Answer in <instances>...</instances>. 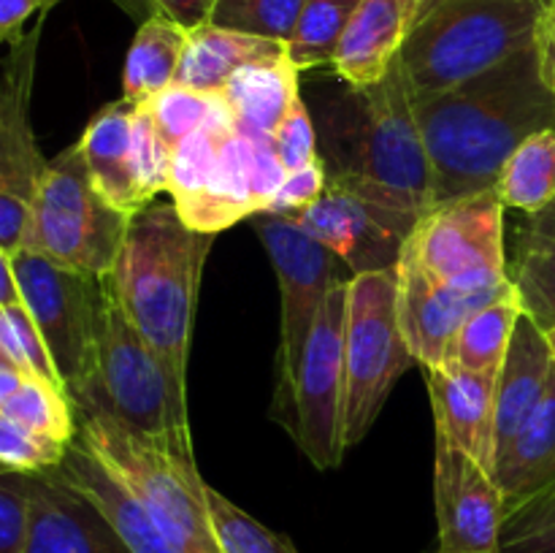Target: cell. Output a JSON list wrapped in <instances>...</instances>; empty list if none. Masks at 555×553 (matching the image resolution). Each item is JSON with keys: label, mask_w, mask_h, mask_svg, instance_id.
Masks as SVG:
<instances>
[{"label": "cell", "mask_w": 555, "mask_h": 553, "mask_svg": "<svg viewBox=\"0 0 555 553\" xmlns=\"http://www.w3.org/2000/svg\"><path fill=\"white\" fill-rule=\"evenodd\" d=\"M412 103L431 157L434 206L493 190L509 155L555 128V92L542 81L534 47Z\"/></svg>", "instance_id": "6da1fadb"}, {"label": "cell", "mask_w": 555, "mask_h": 553, "mask_svg": "<svg viewBox=\"0 0 555 553\" xmlns=\"http://www.w3.org/2000/svg\"><path fill=\"white\" fill-rule=\"evenodd\" d=\"M217 233L190 228L177 204H150L130 217L108 285L130 323L188 394V356L201 276Z\"/></svg>", "instance_id": "7a4b0ae2"}, {"label": "cell", "mask_w": 555, "mask_h": 553, "mask_svg": "<svg viewBox=\"0 0 555 553\" xmlns=\"http://www.w3.org/2000/svg\"><path fill=\"white\" fill-rule=\"evenodd\" d=\"M70 399L101 407L135 439L198 470L190 439L188 394L177 388L160 356L130 323L108 276L103 280L95 372Z\"/></svg>", "instance_id": "3957f363"}, {"label": "cell", "mask_w": 555, "mask_h": 553, "mask_svg": "<svg viewBox=\"0 0 555 553\" xmlns=\"http://www.w3.org/2000/svg\"><path fill=\"white\" fill-rule=\"evenodd\" d=\"M545 0H423L399 52L412 98L496 68L534 47Z\"/></svg>", "instance_id": "277c9868"}, {"label": "cell", "mask_w": 555, "mask_h": 553, "mask_svg": "<svg viewBox=\"0 0 555 553\" xmlns=\"http://www.w3.org/2000/svg\"><path fill=\"white\" fill-rule=\"evenodd\" d=\"M358 123L347 157L328 166L331 182L421 222L434 209L431 157L399 57L383 81L352 90Z\"/></svg>", "instance_id": "5b68a950"}, {"label": "cell", "mask_w": 555, "mask_h": 553, "mask_svg": "<svg viewBox=\"0 0 555 553\" xmlns=\"http://www.w3.org/2000/svg\"><path fill=\"white\" fill-rule=\"evenodd\" d=\"M74 407L76 439L133 488L177 553H222L198 470L135 439L101 407L87 401H74Z\"/></svg>", "instance_id": "8992f818"}, {"label": "cell", "mask_w": 555, "mask_h": 553, "mask_svg": "<svg viewBox=\"0 0 555 553\" xmlns=\"http://www.w3.org/2000/svg\"><path fill=\"white\" fill-rule=\"evenodd\" d=\"M128 226L130 217L98 193L81 146L74 144L52 157L43 171L25 249L103 280L117 263Z\"/></svg>", "instance_id": "52a82bcc"}, {"label": "cell", "mask_w": 555, "mask_h": 553, "mask_svg": "<svg viewBox=\"0 0 555 553\" xmlns=\"http://www.w3.org/2000/svg\"><path fill=\"white\" fill-rule=\"evenodd\" d=\"M412 363L417 361L401 329L396 269L356 274L345 325V450L366 437Z\"/></svg>", "instance_id": "ba28073f"}, {"label": "cell", "mask_w": 555, "mask_h": 553, "mask_svg": "<svg viewBox=\"0 0 555 553\" xmlns=\"http://www.w3.org/2000/svg\"><path fill=\"white\" fill-rule=\"evenodd\" d=\"M5 255V253H3ZM22 301L36 318L68 396H76L95 372L103 280L70 271L54 260L16 249L9 255Z\"/></svg>", "instance_id": "9c48e42d"}, {"label": "cell", "mask_w": 555, "mask_h": 553, "mask_svg": "<svg viewBox=\"0 0 555 553\" xmlns=\"http://www.w3.org/2000/svg\"><path fill=\"white\" fill-rule=\"evenodd\" d=\"M504 209L496 188L434 206L404 247L423 269L459 291H502L513 282L504 253Z\"/></svg>", "instance_id": "30bf717a"}, {"label": "cell", "mask_w": 555, "mask_h": 553, "mask_svg": "<svg viewBox=\"0 0 555 553\" xmlns=\"http://www.w3.org/2000/svg\"><path fill=\"white\" fill-rule=\"evenodd\" d=\"M350 280L325 296L304 350L296 385L285 401L293 410L298 448L318 470H336L345 459V325Z\"/></svg>", "instance_id": "8fae6325"}, {"label": "cell", "mask_w": 555, "mask_h": 553, "mask_svg": "<svg viewBox=\"0 0 555 553\" xmlns=\"http://www.w3.org/2000/svg\"><path fill=\"white\" fill-rule=\"evenodd\" d=\"M258 236L269 249L271 266L276 271L282 298L280 320V388L276 401L285 407L293 385H296L298 369H301L304 350H307L309 334L314 329L320 307L325 296L339 282L352 280L341 276L339 263L345 260L312 236L307 228L293 217L258 215Z\"/></svg>", "instance_id": "7c38bea8"}, {"label": "cell", "mask_w": 555, "mask_h": 553, "mask_svg": "<svg viewBox=\"0 0 555 553\" xmlns=\"http://www.w3.org/2000/svg\"><path fill=\"white\" fill-rule=\"evenodd\" d=\"M41 25L9 43L0 90V253L25 247L33 201L49 160L38 152L30 123L33 70Z\"/></svg>", "instance_id": "4fadbf2b"}, {"label": "cell", "mask_w": 555, "mask_h": 553, "mask_svg": "<svg viewBox=\"0 0 555 553\" xmlns=\"http://www.w3.org/2000/svg\"><path fill=\"white\" fill-rule=\"evenodd\" d=\"M434 507L437 553H502L504 499L491 470L439 432L434 437Z\"/></svg>", "instance_id": "5bb4252c"}, {"label": "cell", "mask_w": 555, "mask_h": 553, "mask_svg": "<svg viewBox=\"0 0 555 553\" xmlns=\"http://www.w3.org/2000/svg\"><path fill=\"white\" fill-rule=\"evenodd\" d=\"M293 220L334 249L352 276L396 269L406 239L417 228V220L412 217L385 209L331 179L318 204Z\"/></svg>", "instance_id": "9a60e30c"}, {"label": "cell", "mask_w": 555, "mask_h": 553, "mask_svg": "<svg viewBox=\"0 0 555 553\" xmlns=\"http://www.w3.org/2000/svg\"><path fill=\"white\" fill-rule=\"evenodd\" d=\"M396 282H399V318L404 329L406 345L412 356L426 366H444L450 345L461 325L472 318L480 307L507 291H486V293H466L459 287L448 285L431 271L417 263L415 255L404 247L399 266H396Z\"/></svg>", "instance_id": "2e32d148"}, {"label": "cell", "mask_w": 555, "mask_h": 553, "mask_svg": "<svg viewBox=\"0 0 555 553\" xmlns=\"http://www.w3.org/2000/svg\"><path fill=\"white\" fill-rule=\"evenodd\" d=\"M47 475L87 499L133 553H177L133 488L79 439L70 442L65 459Z\"/></svg>", "instance_id": "e0dca14e"}, {"label": "cell", "mask_w": 555, "mask_h": 553, "mask_svg": "<svg viewBox=\"0 0 555 553\" xmlns=\"http://www.w3.org/2000/svg\"><path fill=\"white\" fill-rule=\"evenodd\" d=\"M428 396L437 432L493 475L496 461V380L499 374L461 366H426Z\"/></svg>", "instance_id": "ac0fdd59"}, {"label": "cell", "mask_w": 555, "mask_h": 553, "mask_svg": "<svg viewBox=\"0 0 555 553\" xmlns=\"http://www.w3.org/2000/svg\"><path fill=\"white\" fill-rule=\"evenodd\" d=\"M33 535L27 553H133L87 499L47 472L30 475Z\"/></svg>", "instance_id": "d6986e66"}, {"label": "cell", "mask_w": 555, "mask_h": 553, "mask_svg": "<svg viewBox=\"0 0 555 553\" xmlns=\"http://www.w3.org/2000/svg\"><path fill=\"white\" fill-rule=\"evenodd\" d=\"M423 0H363L341 36L334 70L352 87L366 90L385 79L412 30Z\"/></svg>", "instance_id": "ffe728a7"}, {"label": "cell", "mask_w": 555, "mask_h": 553, "mask_svg": "<svg viewBox=\"0 0 555 553\" xmlns=\"http://www.w3.org/2000/svg\"><path fill=\"white\" fill-rule=\"evenodd\" d=\"M553 369L555 361L545 331L524 309L496 380V459L524 432L545 399Z\"/></svg>", "instance_id": "44dd1931"}, {"label": "cell", "mask_w": 555, "mask_h": 553, "mask_svg": "<svg viewBox=\"0 0 555 553\" xmlns=\"http://www.w3.org/2000/svg\"><path fill=\"white\" fill-rule=\"evenodd\" d=\"M177 209L190 228L204 233H220L244 217H258L263 209L255 195L253 136L242 128L231 130L206 188Z\"/></svg>", "instance_id": "7402d4cb"}, {"label": "cell", "mask_w": 555, "mask_h": 553, "mask_svg": "<svg viewBox=\"0 0 555 553\" xmlns=\"http://www.w3.org/2000/svg\"><path fill=\"white\" fill-rule=\"evenodd\" d=\"M135 106L139 103H130L125 98L117 103H108L92 117L85 136L79 139L92 184L114 209L128 217H135L150 206L141 195L139 179H135L133 146H130Z\"/></svg>", "instance_id": "603a6c76"}, {"label": "cell", "mask_w": 555, "mask_h": 553, "mask_svg": "<svg viewBox=\"0 0 555 553\" xmlns=\"http://www.w3.org/2000/svg\"><path fill=\"white\" fill-rule=\"evenodd\" d=\"M493 480L502 491L504 515L555 486V369L545 399L493 464Z\"/></svg>", "instance_id": "cb8c5ba5"}, {"label": "cell", "mask_w": 555, "mask_h": 553, "mask_svg": "<svg viewBox=\"0 0 555 553\" xmlns=\"http://www.w3.org/2000/svg\"><path fill=\"white\" fill-rule=\"evenodd\" d=\"M287 43L271 38L225 30L211 22L190 30L188 49L179 65L177 85L198 92H222L242 68L266 60L285 57Z\"/></svg>", "instance_id": "d4e9b609"}, {"label": "cell", "mask_w": 555, "mask_h": 553, "mask_svg": "<svg viewBox=\"0 0 555 553\" xmlns=\"http://www.w3.org/2000/svg\"><path fill=\"white\" fill-rule=\"evenodd\" d=\"M298 76H301V68L287 54L238 70L222 90L236 114L238 128L263 136L274 133L276 125L291 112L293 101L301 95Z\"/></svg>", "instance_id": "484cf974"}, {"label": "cell", "mask_w": 555, "mask_h": 553, "mask_svg": "<svg viewBox=\"0 0 555 553\" xmlns=\"http://www.w3.org/2000/svg\"><path fill=\"white\" fill-rule=\"evenodd\" d=\"M190 30L163 14L146 16L128 49L122 68V98L146 103L179 76Z\"/></svg>", "instance_id": "4316f807"}, {"label": "cell", "mask_w": 555, "mask_h": 553, "mask_svg": "<svg viewBox=\"0 0 555 553\" xmlns=\"http://www.w3.org/2000/svg\"><path fill=\"white\" fill-rule=\"evenodd\" d=\"M524 314V301H520L518 287L513 285L499 293L493 301L477 309L450 345L444 366H461L469 372L499 374L504 358H507L509 342H513L515 325Z\"/></svg>", "instance_id": "83f0119b"}, {"label": "cell", "mask_w": 555, "mask_h": 553, "mask_svg": "<svg viewBox=\"0 0 555 553\" xmlns=\"http://www.w3.org/2000/svg\"><path fill=\"white\" fill-rule=\"evenodd\" d=\"M496 193L507 209L526 217L545 209L555 198V128L529 136L504 163Z\"/></svg>", "instance_id": "f1b7e54d"}, {"label": "cell", "mask_w": 555, "mask_h": 553, "mask_svg": "<svg viewBox=\"0 0 555 553\" xmlns=\"http://www.w3.org/2000/svg\"><path fill=\"white\" fill-rule=\"evenodd\" d=\"M363 0H307L296 33L287 41V57L301 70L334 65L336 49Z\"/></svg>", "instance_id": "f546056e"}, {"label": "cell", "mask_w": 555, "mask_h": 553, "mask_svg": "<svg viewBox=\"0 0 555 553\" xmlns=\"http://www.w3.org/2000/svg\"><path fill=\"white\" fill-rule=\"evenodd\" d=\"M0 417H9L68 445L79 434L76 407L68 390L41 377H27L14 394L0 399Z\"/></svg>", "instance_id": "4dcf8cb0"}, {"label": "cell", "mask_w": 555, "mask_h": 553, "mask_svg": "<svg viewBox=\"0 0 555 553\" xmlns=\"http://www.w3.org/2000/svg\"><path fill=\"white\" fill-rule=\"evenodd\" d=\"M206 504L222 553H298L285 535L255 520L217 488L206 486Z\"/></svg>", "instance_id": "1f68e13d"}, {"label": "cell", "mask_w": 555, "mask_h": 553, "mask_svg": "<svg viewBox=\"0 0 555 553\" xmlns=\"http://www.w3.org/2000/svg\"><path fill=\"white\" fill-rule=\"evenodd\" d=\"M307 0H217L211 25L287 43Z\"/></svg>", "instance_id": "d6a6232c"}, {"label": "cell", "mask_w": 555, "mask_h": 553, "mask_svg": "<svg viewBox=\"0 0 555 553\" xmlns=\"http://www.w3.org/2000/svg\"><path fill=\"white\" fill-rule=\"evenodd\" d=\"M0 356L14 361L33 377H41L65 390L57 363H54L47 339H43L41 329H38L30 309L25 307V301L0 307Z\"/></svg>", "instance_id": "836d02e7"}, {"label": "cell", "mask_w": 555, "mask_h": 553, "mask_svg": "<svg viewBox=\"0 0 555 553\" xmlns=\"http://www.w3.org/2000/svg\"><path fill=\"white\" fill-rule=\"evenodd\" d=\"M513 282L524 309L542 325H555V249L534 239L518 236V260Z\"/></svg>", "instance_id": "e575fe53"}, {"label": "cell", "mask_w": 555, "mask_h": 553, "mask_svg": "<svg viewBox=\"0 0 555 553\" xmlns=\"http://www.w3.org/2000/svg\"><path fill=\"white\" fill-rule=\"evenodd\" d=\"M130 146H133V168L139 179L141 195L146 204H155L160 193H168L171 184V157L173 150L163 133L157 130L155 119L146 103H139L133 112V133H130Z\"/></svg>", "instance_id": "d590c367"}, {"label": "cell", "mask_w": 555, "mask_h": 553, "mask_svg": "<svg viewBox=\"0 0 555 553\" xmlns=\"http://www.w3.org/2000/svg\"><path fill=\"white\" fill-rule=\"evenodd\" d=\"M215 95L217 92H198L173 81L171 87H166V90L146 101L157 130H160L171 150H177L190 133L204 128L211 106H215Z\"/></svg>", "instance_id": "8d00e7d4"}, {"label": "cell", "mask_w": 555, "mask_h": 553, "mask_svg": "<svg viewBox=\"0 0 555 553\" xmlns=\"http://www.w3.org/2000/svg\"><path fill=\"white\" fill-rule=\"evenodd\" d=\"M502 553H555V486L504 515Z\"/></svg>", "instance_id": "74e56055"}, {"label": "cell", "mask_w": 555, "mask_h": 553, "mask_svg": "<svg viewBox=\"0 0 555 553\" xmlns=\"http://www.w3.org/2000/svg\"><path fill=\"white\" fill-rule=\"evenodd\" d=\"M70 445L22 423L0 417V464L22 475H41L65 459Z\"/></svg>", "instance_id": "f35d334b"}, {"label": "cell", "mask_w": 555, "mask_h": 553, "mask_svg": "<svg viewBox=\"0 0 555 553\" xmlns=\"http://www.w3.org/2000/svg\"><path fill=\"white\" fill-rule=\"evenodd\" d=\"M33 535L30 475L0 472V553H27Z\"/></svg>", "instance_id": "ab89813d"}, {"label": "cell", "mask_w": 555, "mask_h": 553, "mask_svg": "<svg viewBox=\"0 0 555 553\" xmlns=\"http://www.w3.org/2000/svg\"><path fill=\"white\" fill-rule=\"evenodd\" d=\"M271 141H274L276 155H280V160L285 163L287 171H296V168H304L309 166V163L318 160L314 125L301 95L293 101L291 112L285 114V119L276 125V130L271 133Z\"/></svg>", "instance_id": "60d3db41"}, {"label": "cell", "mask_w": 555, "mask_h": 553, "mask_svg": "<svg viewBox=\"0 0 555 553\" xmlns=\"http://www.w3.org/2000/svg\"><path fill=\"white\" fill-rule=\"evenodd\" d=\"M325 184H328V163L323 157H318L309 166L296 168L285 177L280 193L274 195L269 209L263 215H280V217H298L301 211H307L309 206H314L320 201V195L325 193Z\"/></svg>", "instance_id": "b9f144b4"}, {"label": "cell", "mask_w": 555, "mask_h": 553, "mask_svg": "<svg viewBox=\"0 0 555 553\" xmlns=\"http://www.w3.org/2000/svg\"><path fill=\"white\" fill-rule=\"evenodd\" d=\"M144 3L150 5L152 14H163L188 30H195L211 20L217 0H144Z\"/></svg>", "instance_id": "7bdbcfd3"}, {"label": "cell", "mask_w": 555, "mask_h": 553, "mask_svg": "<svg viewBox=\"0 0 555 553\" xmlns=\"http://www.w3.org/2000/svg\"><path fill=\"white\" fill-rule=\"evenodd\" d=\"M537 60H540V74L542 81L555 92V5L542 14L540 27H537L534 38Z\"/></svg>", "instance_id": "ee69618b"}, {"label": "cell", "mask_w": 555, "mask_h": 553, "mask_svg": "<svg viewBox=\"0 0 555 553\" xmlns=\"http://www.w3.org/2000/svg\"><path fill=\"white\" fill-rule=\"evenodd\" d=\"M518 236L534 239V242H542L555 249V198L542 211L526 217L524 226L518 228Z\"/></svg>", "instance_id": "f6af8a7d"}, {"label": "cell", "mask_w": 555, "mask_h": 553, "mask_svg": "<svg viewBox=\"0 0 555 553\" xmlns=\"http://www.w3.org/2000/svg\"><path fill=\"white\" fill-rule=\"evenodd\" d=\"M3 304H22V291L20 282H16L11 258L0 253V307Z\"/></svg>", "instance_id": "bcb514c9"}, {"label": "cell", "mask_w": 555, "mask_h": 553, "mask_svg": "<svg viewBox=\"0 0 555 553\" xmlns=\"http://www.w3.org/2000/svg\"><path fill=\"white\" fill-rule=\"evenodd\" d=\"M27 377H33V374H27L25 369L16 366L14 361H9V358L0 356V399H5V396L14 394V390L20 388Z\"/></svg>", "instance_id": "7dc6e473"}, {"label": "cell", "mask_w": 555, "mask_h": 553, "mask_svg": "<svg viewBox=\"0 0 555 553\" xmlns=\"http://www.w3.org/2000/svg\"><path fill=\"white\" fill-rule=\"evenodd\" d=\"M542 331H545V336H547V345H551L553 361H555V325H551V329H542Z\"/></svg>", "instance_id": "c3c4849f"}, {"label": "cell", "mask_w": 555, "mask_h": 553, "mask_svg": "<svg viewBox=\"0 0 555 553\" xmlns=\"http://www.w3.org/2000/svg\"><path fill=\"white\" fill-rule=\"evenodd\" d=\"M545 3H547V9H551V5H555V0H545Z\"/></svg>", "instance_id": "681fc988"}, {"label": "cell", "mask_w": 555, "mask_h": 553, "mask_svg": "<svg viewBox=\"0 0 555 553\" xmlns=\"http://www.w3.org/2000/svg\"><path fill=\"white\" fill-rule=\"evenodd\" d=\"M434 553H437V551H434Z\"/></svg>", "instance_id": "f907efd6"}]
</instances>
